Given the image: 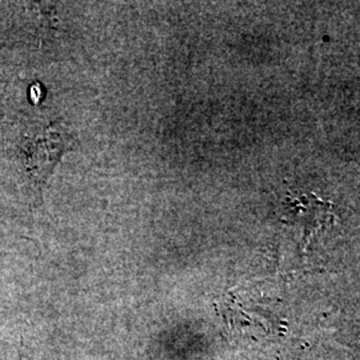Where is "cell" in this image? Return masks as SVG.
<instances>
[{
    "label": "cell",
    "instance_id": "1",
    "mask_svg": "<svg viewBox=\"0 0 360 360\" xmlns=\"http://www.w3.org/2000/svg\"><path fill=\"white\" fill-rule=\"evenodd\" d=\"M65 135L55 131H46L38 136L28 147L27 163L32 175L39 180L50 175L53 165L59 160L62 153H65Z\"/></svg>",
    "mask_w": 360,
    "mask_h": 360
}]
</instances>
